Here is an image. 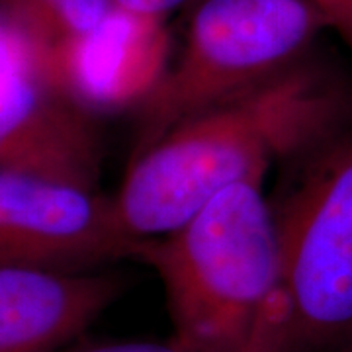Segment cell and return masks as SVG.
Wrapping results in <instances>:
<instances>
[{
    "mask_svg": "<svg viewBox=\"0 0 352 352\" xmlns=\"http://www.w3.org/2000/svg\"><path fill=\"white\" fill-rule=\"evenodd\" d=\"M346 92L315 65L289 71L170 127L133 155L112 196L122 227L138 241L186 223L223 190L263 180L344 129Z\"/></svg>",
    "mask_w": 352,
    "mask_h": 352,
    "instance_id": "obj_1",
    "label": "cell"
},
{
    "mask_svg": "<svg viewBox=\"0 0 352 352\" xmlns=\"http://www.w3.org/2000/svg\"><path fill=\"white\" fill-rule=\"evenodd\" d=\"M135 261L161 280L180 352H288L289 303L263 180L223 190Z\"/></svg>",
    "mask_w": 352,
    "mask_h": 352,
    "instance_id": "obj_2",
    "label": "cell"
},
{
    "mask_svg": "<svg viewBox=\"0 0 352 352\" xmlns=\"http://www.w3.org/2000/svg\"><path fill=\"white\" fill-rule=\"evenodd\" d=\"M325 30V18L309 0L198 2L180 55L135 110V153L176 124L305 61Z\"/></svg>",
    "mask_w": 352,
    "mask_h": 352,
    "instance_id": "obj_3",
    "label": "cell"
},
{
    "mask_svg": "<svg viewBox=\"0 0 352 352\" xmlns=\"http://www.w3.org/2000/svg\"><path fill=\"white\" fill-rule=\"evenodd\" d=\"M272 204L288 292V352H331L352 335V131L300 157Z\"/></svg>",
    "mask_w": 352,
    "mask_h": 352,
    "instance_id": "obj_4",
    "label": "cell"
},
{
    "mask_svg": "<svg viewBox=\"0 0 352 352\" xmlns=\"http://www.w3.org/2000/svg\"><path fill=\"white\" fill-rule=\"evenodd\" d=\"M143 241L122 227L96 188L0 170V266L104 270L138 256Z\"/></svg>",
    "mask_w": 352,
    "mask_h": 352,
    "instance_id": "obj_5",
    "label": "cell"
},
{
    "mask_svg": "<svg viewBox=\"0 0 352 352\" xmlns=\"http://www.w3.org/2000/svg\"><path fill=\"white\" fill-rule=\"evenodd\" d=\"M59 94L90 118L138 110L170 65L166 18L113 6L94 28L45 51Z\"/></svg>",
    "mask_w": 352,
    "mask_h": 352,
    "instance_id": "obj_6",
    "label": "cell"
},
{
    "mask_svg": "<svg viewBox=\"0 0 352 352\" xmlns=\"http://www.w3.org/2000/svg\"><path fill=\"white\" fill-rule=\"evenodd\" d=\"M100 139L92 118L47 78L0 82V170L87 188L100 175Z\"/></svg>",
    "mask_w": 352,
    "mask_h": 352,
    "instance_id": "obj_7",
    "label": "cell"
},
{
    "mask_svg": "<svg viewBox=\"0 0 352 352\" xmlns=\"http://www.w3.org/2000/svg\"><path fill=\"white\" fill-rule=\"evenodd\" d=\"M124 292L108 270L0 266V352H53L82 339Z\"/></svg>",
    "mask_w": 352,
    "mask_h": 352,
    "instance_id": "obj_8",
    "label": "cell"
},
{
    "mask_svg": "<svg viewBox=\"0 0 352 352\" xmlns=\"http://www.w3.org/2000/svg\"><path fill=\"white\" fill-rule=\"evenodd\" d=\"M45 51L78 36L112 10L113 0H4Z\"/></svg>",
    "mask_w": 352,
    "mask_h": 352,
    "instance_id": "obj_9",
    "label": "cell"
},
{
    "mask_svg": "<svg viewBox=\"0 0 352 352\" xmlns=\"http://www.w3.org/2000/svg\"><path fill=\"white\" fill-rule=\"evenodd\" d=\"M53 352H180L170 340H104V342H82L76 340Z\"/></svg>",
    "mask_w": 352,
    "mask_h": 352,
    "instance_id": "obj_10",
    "label": "cell"
},
{
    "mask_svg": "<svg viewBox=\"0 0 352 352\" xmlns=\"http://www.w3.org/2000/svg\"><path fill=\"white\" fill-rule=\"evenodd\" d=\"M325 18L329 30L337 32L352 50V0H309Z\"/></svg>",
    "mask_w": 352,
    "mask_h": 352,
    "instance_id": "obj_11",
    "label": "cell"
},
{
    "mask_svg": "<svg viewBox=\"0 0 352 352\" xmlns=\"http://www.w3.org/2000/svg\"><path fill=\"white\" fill-rule=\"evenodd\" d=\"M190 2H201V0H113V4L120 8L151 14V16H159V18H168V14H173Z\"/></svg>",
    "mask_w": 352,
    "mask_h": 352,
    "instance_id": "obj_12",
    "label": "cell"
},
{
    "mask_svg": "<svg viewBox=\"0 0 352 352\" xmlns=\"http://www.w3.org/2000/svg\"><path fill=\"white\" fill-rule=\"evenodd\" d=\"M331 352H352V335L344 342H340L339 346H335Z\"/></svg>",
    "mask_w": 352,
    "mask_h": 352,
    "instance_id": "obj_13",
    "label": "cell"
}]
</instances>
